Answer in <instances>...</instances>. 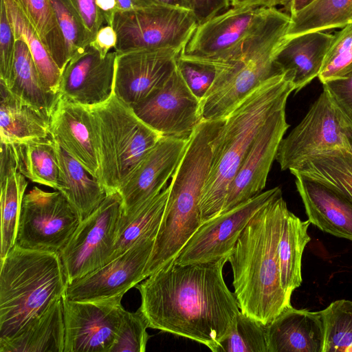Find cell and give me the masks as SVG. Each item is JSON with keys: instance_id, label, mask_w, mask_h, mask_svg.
<instances>
[{"instance_id": "cell-40", "label": "cell", "mask_w": 352, "mask_h": 352, "mask_svg": "<svg viewBox=\"0 0 352 352\" xmlns=\"http://www.w3.org/2000/svg\"><path fill=\"white\" fill-rule=\"evenodd\" d=\"M352 73V22L336 34L324 58L318 79L322 84Z\"/></svg>"}, {"instance_id": "cell-12", "label": "cell", "mask_w": 352, "mask_h": 352, "mask_svg": "<svg viewBox=\"0 0 352 352\" xmlns=\"http://www.w3.org/2000/svg\"><path fill=\"white\" fill-rule=\"evenodd\" d=\"M131 107L141 120L166 138L188 141L204 120L200 100L177 67L160 89Z\"/></svg>"}, {"instance_id": "cell-18", "label": "cell", "mask_w": 352, "mask_h": 352, "mask_svg": "<svg viewBox=\"0 0 352 352\" xmlns=\"http://www.w3.org/2000/svg\"><path fill=\"white\" fill-rule=\"evenodd\" d=\"M265 8L233 7L198 25L180 56L215 65L252 30Z\"/></svg>"}, {"instance_id": "cell-27", "label": "cell", "mask_w": 352, "mask_h": 352, "mask_svg": "<svg viewBox=\"0 0 352 352\" xmlns=\"http://www.w3.org/2000/svg\"><path fill=\"white\" fill-rule=\"evenodd\" d=\"M54 143L59 168L56 190L65 197L82 220L99 207L108 194L98 179Z\"/></svg>"}, {"instance_id": "cell-47", "label": "cell", "mask_w": 352, "mask_h": 352, "mask_svg": "<svg viewBox=\"0 0 352 352\" xmlns=\"http://www.w3.org/2000/svg\"><path fill=\"white\" fill-rule=\"evenodd\" d=\"M117 41L118 36L115 29L113 26L106 24L98 30L89 45L98 50L102 56H105L111 49L115 48Z\"/></svg>"}, {"instance_id": "cell-7", "label": "cell", "mask_w": 352, "mask_h": 352, "mask_svg": "<svg viewBox=\"0 0 352 352\" xmlns=\"http://www.w3.org/2000/svg\"><path fill=\"white\" fill-rule=\"evenodd\" d=\"M87 107L99 162L98 179L110 194L124 184L163 136L114 94L106 102Z\"/></svg>"}, {"instance_id": "cell-39", "label": "cell", "mask_w": 352, "mask_h": 352, "mask_svg": "<svg viewBox=\"0 0 352 352\" xmlns=\"http://www.w3.org/2000/svg\"><path fill=\"white\" fill-rule=\"evenodd\" d=\"M50 1L63 35L70 60L84 51L91 43L93 38L69 0Z\"/></svg>"}, {"instance_id": "cell-34", "label": "cell", "mask_w": 352, "mask_h": 352, "mask_svg": "<svg viewBox=\"0 0 352 352\" xmlns=\"http://www.w3.org/2000/svg\"><path fill=\"white\" fill-rule=\"evenodd\" d=\"M352 0H315L290 16L285 38L298 34L342 28L351 23Z\"/></svg>"}, {"instance_id": "cell-23", "label": "cell", "mask_w": 352, "mask_h": 352, "mask_svg": "<svg viewBox=\"0 0 352 352\" xmlns=\"http://www.w3.org/2000/svg\"><path fill=\"white\" fill-rule=\"evenodd\" d=\"M333 37L330 33L311 32L285 37L279 45L274 63L289 76L296 93L318 76Z\"/></svg>"}, {"instance_id": "cell-33", "label": "cell", "mask_w": 352, "mask_h": 352, "mask_svg": "<svg viewBox=\"0 0 352 352\" xmlns=\"http://www.w3.org/2000/svg\"><path fill=\"white\" fill-rule=\"evenodd\" d=\"M3 1L16 39H23L28 44L44 89L50 94L59 96L61 70L14 1Z\"/></svg>"}, {"instance_id": "cell-37", "label": "cell", "mask_w": 352, "mask_h": 352, "mask_svg": "<svg viewBox=\"0 0 352 352\" xmlns=\"http://www.w3.org/2000/svg\"><path fill=\"white\" fill-rule=\"evenodd\" d=\"M320 313L324 332L322 352H352V301L336 300Z\"/></svg>"}, {"instance_id": "cell-6", "label": "cell", "mask_w": 352, "mask_h": 352, "mask_svg": "<svg viewBox=\"0 0 352 352\" xmlns=\"http://www.w3.org/2000/svg\"><path fill=\"white\" fill-rule=\"evenodd\" d=\"M0 263V338H3L62 298L67 282L58 253L15 245Z\"/></svg>"}, {"instance_id": "cell-3", "label": "cell", "mask_w": 352, "mask_h": 352, "mask_svg": "<svg viewBox=\"0 0 352 352\" xmlns=\"http://www.w3.org/2000/svg\"><path fill=\"white\" fill-rule=\"evenodd\" d=\"M294 85L286 73L262 83L224 118L212 144L201 203V223L219 215L230 184L269 117L286 106Z\"/></svg>"}, {"instance_id": "cell-14", "label": "cell", "mask_w": 352, "mask_h": 352, "mask_svg": "<svg viewBox=\"0 0 352 352\" xmlns=\"http://www.w3.org/2000/svg\"><path fill=\"white\" fill-rule=\"evenodd\" d=\"M278 186L202 223L175 258L179 264L206 262L228 256L255 213L280 190Z\"/></svg>"}, {"instance_id": "cell-29", "label": "cell", "mask_w": 352, "mask_h": 352, "mask_svg": "<svg viewBox=\"0 0 352 352\" xmlns=\"http://www.w3.org/2000/svg\"><path fill=\"white\" fill-rule=\"evenodd\" d=\"M10 91L44 117L50 118L59 96L45 91L26 42L16 39Z\"/></svg>"}, {"instance_id": "cell-15", "label": "cell", "mask_w": 352, "mask_h": 352, "mask_svg": "<svg viewBox=\"0 0 352 352\" xmlns=\"http://www.w3.org/2000/svg\"><path fill=\"white\" fill-rule=\"evenodd\" d=\"M155 236L144 239L103 267L66 285L63 296L75 301L122 298L145 279L144 270Z\"/></svg>"}, {"instance_id": "cell-36", "label": "cell", "mask_w": 352, "mask_h": 352, "mask_svg": "<svg viewBox=\"0 0 352 352\" xmlns=\"http://www.w3.org/2000/svg\"><path fill=\"white\" fill-rule=\"evenodd\" d=\"M35 30L59 69L69 62L63 35L50 0H13Z\"/></svg>"}, {"instance_id": "cell-52", "label": "cell", "mask_w": 352, "mask_h": 352, "mask_svg": "<svg viewBox=\"0 0 352 352\" xmlns=\"http://www.w3.org/2000/svg\"><path fill=\"white\" fill-rule=\"evenodd\" d=\"M117 12H124L141 7L136 0H116Z\"/></svg>"}, {"instance_id": "cell-21", "label": "cell", "mask_w": 352, "mask_h": 352, "mask_svg": "<svg viewBox=\"0 0 352 352\" xmlns=\"http://www.w3.org/2000/svg\"><path fill=\"white\" fill-rule=\"evenodd\" d=\"M50 131L52 140L98 179L99 162L88 107L59 97Z\"/></svg>"}, {"instance_id": "cell-30", "label": "cell", "mask_w": 352, "mask_h": 352, "mask_svg": "<svg viewBox=\"0 0 352 352\" xmlns=\"http://www.w3.org/2000/svg\"><path fill=\"white\" fill-rule=\"evenodd\" d=\"M169 187L144 202L136 210L122 214L117 230L112 261L124 253L138 241L156 236L164 212Z\"/></svg>"}, {"instance_id": "cell-5", "label": "cell", "mask_w": 352, "mask_h": 352, "mask_svg": "<svg viewBox=\"0 0 352 352\" xmlns=\"http://www.w3.org/2000/svg\"><path fill=\"white\" fill-rule=\"evenodd\" d=\"M289 22L283 11L265 8L252 30L219 63L215 79L200 101L204 120L225 118L262 83L283 74L274 55Z\"/></svg>"}, {"instance_id": "cell-26", "label": "cell", "mask_w": 352, "mask_h": 352, "mask_svg": "<svg viewBox=\"0 0 352 352\" xmlns=\"http://www.w3.org/2000/svg\"><path fill=\"white\" fill-rule=\"evenodd\" d=\"M18 169L15 144L1 143V250L2 260L16 244L21 204L28 182Z\"/></svg>"}, {"instance_id": "cell-50", "label": "cell", "mask_w": 352, "mask_h": 352, "mask_svg": "<svg viewBox=\"0 0 352 352\" xmlns=\"http://www.w3.org/2000/svg\"><path fill=\"white\" fill-rule=\"evenodd\" d=\"M140 6L160 5L190 10L188 0H136Z\"/></svg>"}, {"instance_id": "cell-35", "label": "cell", "mask_w": 352, "mask_h": 352, "mask_svg": "<svg viewBox=\"0 0 352 352\" xmlns=\"http://www.w3.org/2000/svg\"><path fill=\"white\" fill-rule=\"evenodd\" d=\"M15 145L19 171L32 182L56 189L59 168L51 136Z\"/></svg>"}, {"instance_id": "cell-20", "label": "cell", "mask_w": 352, "mask_h": 352, "mask_svg": "<svg viewBox=\"0 0 352 352\" xmlns=\"http://www.w3.org/2000/svg\"><path fill=\"white\" fill-rule=\"evenodd\" d=\"M188 141L163 137L144 157L118 190L122 198L123 213L136 210L167 186Z\"/></svg>"}, {"instance_id": "cell-9", "label": "cell", "mask_w": 352, "mask_h": 352, "mask_svg": "<svg viewBox=\"0 0 352 352\" xmlns=\"http://www.w3.org/2000/svg\"><path fill=\"white\" fill-rule=\"evenodd\" d=\"M198 25L190 10L177 7L153 5L116 12L113 23L118 36L114 51L117 54L149 49L182 52Z\"/></svg>"}, {"instance_id": "cell-43", "label": "cell", "mask_w": 352, "mask_h": 352, "mask_svg": "<svg viewBox=\"0 0 352 352\" xmlns=\"http://www.w3.org/2000/svg\"><path fill=\"white\" fill-rule=\"evenodd\" d=\"M16 37L3 0L0 4V82L9 88L12 79Z\"/></svg>"}, {"instance_id": "cell-4", "label": "cell", "mask_w": 352, "mask_h": 352, "mask_svg": "<svg viewBox=\"0 0 352 352\" xmlns=\"http://www.w3.org/2000/svg\"><path fill=\"white\" fill-rule=\"evenodd\" d=\"M223 122L204 120L190 137L168 185L163 217L144 270L145 278L175 259L201 224L200 203L211 164L212 144Z\"/></svg>"}, {"instance_id": "cell-49", "label": "cell", "mask_w": 352, "mask_h": 352, "mask_svg": "<svg viewBox=\"0 0 352 352\" xmlns=\"http://www.w3.org/2000/svg\"><path fill=\"white\" fill-rule=\"evenodd\" d=\"M285 0H230L233 7H258L273 8L277 6H283Z\"/></svg>"}, {"instance_id": "cell-22", "label": "cell", "mask_w": 352, "mask_h": 352, "mask_svg": "<svg viewBox=\"0 0 352 352\" xmlns=\"http://www.w3.org/2000/svg\"><path fill=\"white\" fill-rule=\"evenodd\" d=\"M292 174L309 222L323 232L352 241V199L298 173Z\"/></svg>"}, {"instance_id": "cell-24", "label": "cell", "mask_w": 352, "mask_h": 352, "mask_svg": "<svg viewBox=\"0 0 352 352\" xmlns=\"http://www.w3.org/2000/svg\"><path fill=\"white\" fill-rule=\"evenodd\" d=\"M323 323L320 311L285 308L266 325L268 352H322Z\"/></svg>"}, {"instance_id": "cell-28", "label": "cell", "mask_w": 352, "mask_h": 352, "mask_svg": "<svg viewBox=\"0 0 352 352\" xmlns=\"http://www.w3.org/2000/svg\"><path fill=\"white\" fill-rule=\"evenodd\" d=\"M1 143L20 144L50 136V120L0 82Z\"/></svg>"}, {"instance_id": "cell-42", "label": "cell", "mask_w": 352, "mask_h": 352, "mask_svg": "<svg viewBox=\"0 0 352 352\" xmlns=\"http://www.w3.org/2000/svg\"><path fill=\"white\" fill-rule=\"evenodd\" d=\"M177 67L188 88L201 101L215 79L217 67L212 64L180 55Z\"/></svg>"}, {"instance_id": "cell-1", "label": "cell", "mask_w": 352, "mask_h": 352, "mask_svg": "<svg viewBox=\"0 0 352 352\" xmlns=\"http://www.w3.org/2000/svg\"><path fill=\"white\" fill-rule=\"evenodd\" d=\"M228 256L179 264L173 260L135 287L148 328L186 338L210 349L231 331L240 309L223 268Z\"/></svg>"}, {"instance_id": "cell-13", "label": "cell", "mask_w": 352, "mask_h": 352, "mask_svg": "<svg viewBox=\"0 0 352 352\" xmlns=\"http://www.w3.org/2000/svg\"><path fill=\"white\" fill-rule=\"evenodd\" d=\"M122 298L75 301L63 296L64 352H109L126 311Z\"/></svg>"}, {"instance_id": "cell-17", "label": "cell", "mask_w": 352, "mask_h": 352, "mask_svg": "<svg viewBox=\"0 0 352 352\" xmlns=\"http://www.w3.org/2000/svg\"><path fill=\"white\" fill-rule=\"evenodd\" d=\"M181 52L149 49L116 54L113 94L131 107L144 100L171 76Z\"/></svg>"}, {"instance_id": "cell-53", "label": "cell", "mask_w": 352, "mask_h": 352, "mask_svg": "<svg viewBox=\"0 0 352 352\" xmlns=\"http://www.w3.org/2000/svg\"><path fill=\"white\" fill-rule=\"evenodd\" d=\"M351 22H352V16H351Z\"/></svg>"}, {"instance_id": "cell-44", "label": "cell", "mask_w": 352, "mask_h": 352, "mask_svg": "<svg viewBox=\"0 0 352 352\" xmlns=\"http://www.w3.org/2000/svg\"><path fill=\"white\" fill-rule=\"evenodd\" d=\"M342 111L352 120V73L349 76L322 84Z\"/></svg>"}, {"instance_id": "cell-51", "label": "cell", "mask_w": 352, "mask_h": 352, "mask_svg": "<svg viewBox=\"0 0 352 352\" xmlns=\"http://www.w3.org/2000/svg\"><path fill=\"white\" fill-rule=\"evenodd\" d=\"M315 0H285L283 10L289 16L294 15Z\"/></svg>"}, {"instance_id": "cell-2", "label": "cell", "mask_w": 352, "mask_h": 352, "mask_svg": "<svg viewBox=\"0 0 352 352\" xmlns=\"http://www.w3.org/2000/svg\"><path fill=\"white\" fill-rule=\"evenodd\" d=\"M287 210L280 190L252 217L228 257L240 311L264 325L292 305L281 285L278 256Z\"/></svg>"}, {"instance_id": "cell-11", "label": "cell", "mask_w": 352, "mask_h": 352, "mask_svg": "<svg viewBox=\"0 0 352 352\" xmlns=\"http://www.w3.org/2000/svg\"><path fill=\"white\" fill-rule=\"evenodd\" d=\"M81 220L60 192L34 186L23 199L15 245L59 254Z\"/></svg>"}, {"instance_id": "cell-46", "label": "cell", "mask_w": 352, "mask_h": 352, "mask_svg": "<svg viewBox=\"0 0 352 352\" xmlns=\"http://www.w3.org/2000/svg\"><path fill=\"white\" fill-rule=\"evenodd\" d=\"M190 11L198 24H201L217 15L219 11L227 9L230 0H188Z\"/></svg>"}, {"instance_id": "cell-31", "label": "cell", "mask_w": 352, "mask_h": 352, "mask_svg": "<svg viewBox=\"0 0 352 352\" xmlns=\"http://www.w3.org/2000/svg\"><path fill=\"white\" fill-rule=\"evenodd\" d=\"M310 223L308 219L303 221L289 210L285 212L278 243V256L281 285L289 298L302 280V256L311 239L308 234Z\"/></svg>"}, {"instance_id": "cell-45", "label": "cell", "mask_w": 352, "mask_h": 352, "mask_svg": "<svg viewBox=\"0 0 352 352\" xmlns=\"http://www.w3.org/2000/svg\"><path fill=\"white\" fill-rule=\"evenodd\" d=\"M80 16L93 40L98 30L105 23L99 13L96 0H69Z\"/></svg>"}, {"instance_id": "cell-16", "label": "cell", "mask_w": 352, "mask_h": 352, "mask_svg": "<svg viewBox=\"0 0 352 352\" xmlns=\"http://www.w3.org/2000/svg\"><path fill=\"white\" fill-rule=\"evenodd\" d=\"M286 106L272 113L256 137L228 188L220 214L262 192L279 145L289 125Z\"/></svg>"}, {"instance_id": "cell-25", "label": "cell", "mask_w": 352, "mask_h": 352, "mask_svg": "<svg viewBox=\"0 0 352 352\" xmlns=\"http://www.w3.org/2000/svg\"><path fill=\"white\" fill-rule=\"evenodd\" d=\"M64 347L62 298L12 336L0 338V352H64Z\"/></svg>"}, {"instance_id": "cell-19", "label": "cell", "mask_w": 352, "mask_h": 352, "mask_svg": "<svg viewBox=\"0 0 352 352\" xmlns=\"http://www.w3.org/2000/svg\"><path fill=\"white\" fill-rule=\"evenodd\" d=\"M116 52L105 56L91 45L73 56L62 72L59 97L85 107L108 100L113 94Z\"/></svg>"}, {"instance_id": "cell-10", "label": "cell", "mask_w": 352, "mask_h": 352, "mask_svg": "<svg viewBox=\"0 0 352 352\" xmlns=\"http://www.w3.org/2000/svg\"><path fill=\"white\" fill-rule=\"evenodd\" d=\"M122 212V198L116 191L81 220L59 253L67 284L109 263Z\"/></svg>"}, {"instance_id": "cell-41", "label": "cell", "mask_w": 352, "mask_h": 352, "mask_svg": "<svg viewBox=\"0 0 352 352\" xmlns=\"http://www.w3.org/2000/svg\"><path fill=\"white\" fill-rule=\"evenodd\" d=\"M148 322L138 309L126 310L122 322L109 352H144L149 336Z\"/></svg>"}, {"instance_id": "cell-32", "label": "cell", "mask_w": 352, "mask_h": 352, "mask_svg": "<svg viewBox=\"0 0 352 352\" xmlns=\"http://www.w3.org/2000/svg\"><path fill=\"white\" fill-rule=\"evenodd\" d=\"M289 171L331 187L352 199V153L346 150L336 148L315 154Z\"/></svg>"}, {"instance_id": "cell-48", "label": "cell", "mask_w": 352, "mask_h": 352, "mask_svg": "<svg viewBox=\"0 0 352 352\" xmlns=\"http://www.w3.org/2000/svg\"><path fill=\"white\" fill-rule=\"evenodd\" d=\"M99 13L104 20L105 24L113 26L115 15L117 12L116 0H96Z\"/></svg>"}, {"instance_id": "cell-8", "label": "cell", "mask_w": 352, "mask_h": 352, "mask_svg": "<svg viewBox=\"0 0 352 352\" xmlns=\"http://www.w3.org/2000/svg\"><path fill=\"white\" fill-rule=\"evenodd\" d=\"M352 153V120L323 89L302 120L283 138L276 160L290 170L307 157L331 149Z\"/></svg>"}, {"instance_id": "cell-38", "label": "cell", "mask_w": 352, "mask_h": 352, "mask_svg": "<svg viewBox=\"0 0 352 352\" xmlns=\"http://www.w3.org/2000/svg\"><path fill=\"white\" fill-rule=\"evenodd\" d=\"M210 350L212 352H268L266 325L240 311L229 333Z\"/></svg>"}]
</instances>
